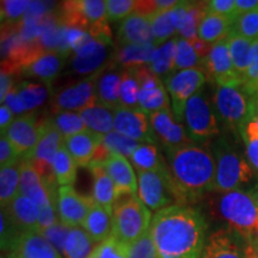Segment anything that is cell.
I'll list each match as a JSON object with an SVG mask.
<instances>
[{
    "label": "cell",
    "mask_w": 258,
    "mask_h": 258,
    "mask_svg": "<svg viewBox=\"0 0 258 258\" xmlns=\"http://www.w3.org/2000/svg\"><path fill=\"white\" fill-rule=\"evenodd\" d=\"M150 231L158 258H201L208 238L202 213L185 205L157 212Z\"/></svg>",
    "instance_id": "6da1fadb"
},
{
    "label": "cell",
    "mask_w": 258,
    "mask_h": 258,
    "mask_svg": "<svg viewBox=\"0 0 258 258\" xmlns=\"http://www.w3.org/2000/svg\"><path fill=\"white\" fill-rule=\"evenodd\" d=\"M166 153L177 205L190 206L205 192L213 191L215 160L211 148L192 143L176 150H166Z\"/></svg>",
    "instance_id": "7a4b0ae2"
},
{
    "label": "cell",
    "mask_w": 258,
    "mask_h": 258,
    "mask_svg": "<svg viewBox=\"0 0 258 258\" xmlns=\"http://www.w3.org/2000/svg\"><path fill=\"white\" fill-rule=\"evenodd\" d=\"M211 150L215 160L213 191L225 194L240 190L252 180L253 170L250 163L225 138L217 139Z\"/></svg>",
    "instance_id": "3957f363"
},
{
    "label": "cell",
    "mask_w": 258,
    "mask_h": 258,
    "mask_svg": "<svg viewBox=\"0 0 258 258\" xmlns=\"http://www.w3.org/2000/svg\"><path fill=\"white\" fill-rule=\"evenodd\" d=\"M218 208L232 231L245 243L258 239V203L250 190L221 194Z\"/></svg>",
    "instance_id": "277c9868"
},
{
    "label": "cell",
    "mask_w": 258,
    "mask_h": 258,
    "mask_svg": "<svg viewBox=\"0 0 258 258\" xmlns=\"http://www.w3.org/2000/svg\"><path fill=\"white\" fill-rule=\"evenodd\" d=\"M56 186L44 182L30 160L22 159L19 192L28 196L36 207L42 231L59 221L56 209L59 188Z\"/></svg>",
    "instance_id": "5b68a950"
},
{
    "label": "cell",
    "mask_w": 258,
    "mask_h": 258,
    "mask_svg": "<svg viewBox=\"0 0 258 258\" xmlns=\"http://www.w3.org/2000/svg\"><path fill=\"white\" fill-rule=\"evenodd\" d=\"M152 214L138 195H125L116 200L112 208V237L128 245L150 230Z\"/></svg>",
    "instance_id": "8992f818"
},
{
    "label": "cell",
    "mask_w": 258,
    "mask_h": 258,
    "mask_svg": "<svg viewBox=\"0 0 258 258\" xmlns=\"http://www.w3.org/2000/svg\"><path fill=\"white\" fill-rule=\"evenodd\" d=\"M184 127L190 140L199 145H203L220 133L217 115L202 90L186 103Z\"/></svg>",
    "instance_id": "52a82bcc"
},
{
    "label": "cell",
    "mask_w": 258,
    "mask_h": 258,
    "mask_svg": "<svg viewBox=\"0 0 258 258\" xmlns=\"http://www.w3.org/2000/svg\"><path fill=\"white\" fill-rule=\"evenodd\" d=\"M138 196L153 212L177 205L169 169L138 171Z\"/></svg>",
    "instance_id": "ba28073f"
},
{
    "label": "cell",
    "mask_w": 258,
    "mask_h": 258,
    "mask_svg": "<svg viewBox=\"0 0 258 258\" xmlns=\"http://www.w3.org/2000/svg\"><path fill=\"white\" fill-rule=\"evenodd\" d=\"M63 137L55 127L51 118L41 120V137L34 152L28 158L35 169L38 171L42 179L49 184H57L53 171V163L60 148L63 146Z\"/></svg>",
    "instance_id": "9c48e42d"
},
{
    "label": "cell",
    "mask_w": 258,
    "mask_h": 258,
    "mask_svg": "<svg viewBox=\"0 0 258 258\" xmlns=\"http://www.w3.org/2000/svg\"><path fill=\"white\" fill-rule=\"evenodd\" d=\"M207 77L198 69L182 70L169 74L165 78V86L172 102V112L179 123L184 124V110L191 97L201 91Z\"/></svg>",
    "instance_id": "30bf717a"
},
{
    "label": "cell",
    "mask_w": 258,
    "mask_h": 258,
    "mask_svg": "<svg viewBox=\"0 0 258 258\" xmlns=\"http://www.w3.org/2000/svg\"><path fill=\"white\" fill-rule=\"evenodd\" d=\"M99 72L101 70L91 76L78 80V82L63 86L51 98L53 111L55 114L62 111L80 112L88 106L95 104L97 102L96 83Z\"/></svg>",
    "instance_id": "8fae6325"
},
{
    "label": "cell",
    "mask_w": 258,
    "mask_h": 258,
    "mask_svg": "<svg viewBox=\"0 0 258 258\" xmlns=\"http://www.w3.org/2000/svg\"><path fill=\"white\" fill-rule=\"evenodd\" d=\"M200 69L206 72V77L217 83L218 86L241 88L243 79L235 72L230 54L228 37L213 44L211 53L201 61Z\"/></svg>",
    "instance_id": "7c38bea8"
},
{
    "label": "cell",
    "mask_w": 258,
    "mask_h": 258,
    "mask_svg": "<svg viewBox=\"0 0 258 258\" xmlns=\"http://www.w3.org/2000/svg\"><path fill=\"white\" fill-rule=\"evenodd\" d=\"M133 69L140 84L139 109L147 116L164 109H169L171 99L160 77L153 73L148 66H139Z\"/></svg>",
    "instance_id": "4fadbf2b"
},
{
    "label": "cell",
    "mask_w": 258,
    "mask_h": 258,
    "mask_svg": "<svg viewBox=\"0 0 258 258\" xmlns=\"http://www.w3.org/2000/svg\"><path fill=\"white\" fill-rule=\"evenodd\" d=\"M218 120L231 128H238L249 114V97L241 88L218 86L214 95V102Z\"/></svg>",
    "instance_id": "5bb4252c"
},
{
    "label": "cell",
    "mask_w": 258,
    "mask_h": 258,
    "mask_svg": "<svg viewBox=\"0 0 258 258\" xmlns=\"http://www.w3.org/2000/svg\"><path fill=\"white\" fill-rule=\"evenodd\" d=\"M96 205L92 196L82 195L73 185L59 186L57 190V218L67 227L83 226L89 213Z\"/></svg>",
    "instance_id": "9a60e30c"
},
{
    "label": "cell",
    "mask_w": 258,
    "mask_h": 258,
    "mask_svg": "<svg viewBox=\"0 0 258 258\" xmlns=\"http://www.w3.org/2000/svg\"><path fill=\"white\" fill-rule=\"evenodd\" d=\"M41 120L35 111L28 112L15 118L6 132L5 138L21 159H28L34 152L41 137Z\"/></svg>",
    "instance_id": "2e32d148"
},
{
    "label": "cell",
    "mask_w": 258,
    "mask_h": 258,
    "mask_svg": "<svg viewBox=\"0 0 258 258\" xmlns=\"http://www.w3.org/2000/svg\"><path fill=\"white\" fill-rule=\"evenodd\" d=\"M114 131L141 144L156 145L158 141L150 118L145 112L121 105L114 109Z\"/></svg>",
    "instance_id": "e0dca14e"
},
{
    "label": "cell",
    "mask_w": 258,
    "mask_h": 258,
    "mask_svg": "<svg viewBox=\"0 0 258 258\" xmlns=\"http://www.w3.org/2000/svg\"><path fill=\"white\" fill-rule=\"evenodd\" d=\"M148 118L158 141H160L166 150H176L192 144L186 134L184 124L176 120L170 108L153 112L148 116Z\"/></svg>",
    "instance_id": "ac0fdd59"
},
{
    "label": "cell",
    "mask_w": 258,
    "mask_h": 258,
    "mask_svg": "<svg viewBox=\"0 0 258 258\" xmlns=\"http://www.w3.org/2000/svg\"><path fill=\"white\" fill-rule=\"evenodd\" d=\"M208 12V2H179L171 10L179 37L194 41L199 37V28Z\"/></svg>",
    "instance_id": "d6986e66"
},
{
    "label": "cell",
    "mask_w": 258,
    "mask_h": 258,
    "mask_svg": "<svg viewBox=\"0 0 258 258\" xmlns=\"http://www.w3.org/2000/svg\"><path fill=\"white\" fill-rule=\"evenodd\" d=\"M102 166L114 182L116 200L125 195H138L137 176L127 158L120 153H111Z\"/></svg>",
    "instance_id": "ffe728a7"
},
{
    "label": "cell",
    "mask_w": 258,
    "mask_h": 258,
    "mask_svg": "<svg viewBox=\"0 0 258 258\" xmlns=\"http://www.w3.org/2000/svg\"><path fill=\"white\" fill-rule=\"evenodd\" d=\"M9 258H62L41 232H22Z\"/></svg>",
    "instance_id": "44dd1931"
},
{
    "label": "cell",
    "mask_w": 258,
    "mask_h": 258,
    "mask_svg": "<svg viewBox=\"0 0 258 258\" xmlns=\"http://www.w3.org/2000/svg\"><path fill=\"white\" fill-rule=\"evenodd\" d=\"M123 72L117 70L114 61L108 62L99 72L96 83L97 102L114 110L121 105V85Z\"/></svg>",
    "instance_id": "7402d4cb"
},
{
    "label": "cell",
    "mask_w": 258,
    "mask_h": 258,
    "mask_svg": "<svg viewBox=\"0 0 258 258\" xmlns=\"http://www.w3.org/2000/svg\"><path fill=\"white\" fill-rule=\"evenodd\" d=\"M237 237L239 235L235 232L224 228L213 232L207 238L201 258H246L245 246H240Z\"/></svg>",
    "instance_id": "603a6c76"
},
{
    "label": "cell",
    "mask_w": 258,
    "mask_h": 258,
    "mask_svg": "<svg viewBox=\"0 0 258 258\" xmlns=\"http://www.w3.org/2000/svg\"><path fill=\"white\" fill-rule=\"evenodd\" d=\"M117 41L120 46L127 44H154V38L150 19L146 16L132 14L121 22L117 30Z\"/></svg>",
    "instance_id": "cb8c5ba5"
},
{
    "label": "cell",
    "mask_w": 258,
    "mask_h": 258,
    "mask_svg": "<svg viewBox=\"0 0 258 258\" xmlns=\"http://www.w3.org/2000/svg\"><path fill=\"white\" fill-rule=\"evenodd\" d=\"M21 232H41L37 211L28 196L19 192L6 208H2Z\"/></svg>",
    "instance_id": "d4e9b609"
},
{
    "label": "cell",
    "mask_w": 258,
    "mask_h": 258,
    "mask_svg": "<svg viewBox=\"0 0 258 258\" xmlns=\"http://www.w3.org/2000/svg\"><path fill=\"white\" fill-rule=\"evenodd\" d=\"M102 137L103 135L96 134L91 131H85L66 138L63 140V145L77 165L89 167L91 165L97 148L102 143Z\"/></svg>",
    "instance_id": "484cf974"
},
{
    "label": "cell",
    "mask_w": 258,
    "mask_h": 258,
    "mask_svg": "<svg viewBox=\"0 0 258 258\" xmlns=\"http://www.w3.org/2000/svg\"><path fill=\"white\" fill-rule=\"evenodd\" d=\"M64 57L55 51H46L35 59L30 64L22 70V74L27 77H34L42 83L50 85L61 72Z\"/></svg>",
    "instance_id": "4316f807"
},
{
    "label": "cell",
    "mask_w": 258,
    "mask_h": 258,
    "mask_svg": "<svg viewBox=\"0 0 258 258\" xmlns=\"http://www.w3.org/2000/svg\"><path fill=\"white\" fill-rule=\"evenodd\" d=\"M50 89V85L46 83L27 82V80L18 82L12 88L21 103L24 114L34 112L41 105H43L49 96Z\"/></svg>",
    "instance_id": "83f0119b"
},
{
    "label": "cell",
    "mask_w": 258,
    "mask_h": 258,
    "mask_svg": "<svg viewBox=\"0 0 258 258\" xmlns=\"http://www.w3.org/2000/svg\"><path fill=\"white\" fill-rule=\"evenodd\" d=\"M82 227L95 243H103L112 235V211L96 203Z\"/></svg>",
    "instance_id": "f1b7e54d"
},
{
    "label": "cell",
    "mask_w": 258,
    "mask_h": 258,
    "mask_svg": "<svg viewBox=\"0 0 258 258\" xmlns=\"http://www.w3.org/2000/svg\"><path fill=\"white\" fill-rule=\"evenodd\" d=\"M88 169L93 176L92 198L97 205L112 211L116 202V191L112 179L102 165H90Z\"/></svg>",
    "instance_id": "f546056e"
},
{
    "label": "cell",
    "mask_w": 258,
    "mask_h": 258,
    "mask_svg": "<svg viewBox=\"0 0 258 258\" xmlns=\"http://www.w3.org/2000/svg\"><path fill=\"white\" fill-rule=\"evenodd\" d=\"M88 131L106 135L114 131V110L96 102L79 112Z\"/></svg>",
    "instance_id": "4dcf8cb0"
},
{
    "label": "cell",
    "mask_w": 258,
    "mask_h": 258,
    "mask_svg": "<svg viewBox=\"0 0 258 258\" xmlns=\"http://www.w3.org/2000/svg\"><path fill=\"white\" fill-rule=\"evenodd\" d=\"M157 47L152 43L147 44H127L120 46L115 51V63L121 64L124 69L148 66L153 59Z\"/></svg>",
    "instance_id": "1f68e13d"
},
{
    "label": "cell",
    "mask_w": 258,
    "mask_h": 258,
    "mask_svg": "<svg viewBox=\"0 0 258 258\" xmlns=\"http://www.w3.org/2000/svg\"><path fill=\"white\" fill-rule=\"evenodd\" d=\"M233 23L234 19L207 12L200 24L199 38L209 44L217 43L228 37V35L232 32Z\"/></svg>",
    "instance_id": "d6a6232c"
},
{
    "label": "cell",
    "mask_w": 258,
    "mask_h": 258,
    "mask_svg": "<svg viewBox=\"0 0 258 258\" xmlns=\"http://www.w3.org/2000/svg\"><path fill=\"white\" fill-rule=\"evenodd\" d=\"M252 42L253 41L240 36V35L235 34V32H231L228 35V43H230V54L232 62H233L235 72L243 79V83L245 77H246L247 70H249Z\"/></svg>",
    "instance_id": "836d02e7"
},
{
    "label": "cell",
    "mask_w": 258,
    "mask_h": 258,
    "mask_svg": "<svg viewBox=\"0 0 258 258\" xmlns=\"http://www.w3.org/2000/svg\"><path fill=\"white\" fill-rule=\"evenodd\" d=\"M22 159L14 165L0 169V203L6 208L19 194Z\"/></svg>",
    "instance_id": "e575fe53"
},
{
    "label": "cell",
    "mask_w": 258,
    "mask_h": 258,
    "mask_svg": "<svg viewBox=\"0 0 258 258\" xmlns=\"http://www.w3.org/2000/svg\"><path fill=\"white\" fill-rule=\"evenodd\" d=\"M95 241L83 227L71 228L63 246V258H89Z\"/></svg>",
    "instance_id": "d590c367"
},
{
    "label": "cell",
    "mask_w": 258,
    "mask_h": 258,
    "mask_svg": "<svg viewBox=\"0 0 258 258\" xmlns=\"http://www.w3.org/2000/svg\"><path fill=\"white\" fill-rule=\"evenodd\" d=\"M129 159L138 171H160L167 167L165 159L152 144H141Z\"/></svg>",
    "instance_id": "8d00e7d4"
},
{
    "label": "cell",
    "mask_w": 258,
    "mask_h": 258,
    "mask_svg": "<svg viewBox=\"0 0 258 258\" xmlns=\"http://www.w3.org/2000/svg\"><path fill=\"white\" fill-rule=\"evenodd\" d=\"M177 37L171 38L166 43L157 47L154 51L153 59L148 64L150 70L157 76H169L175 72V57H176Z\"/></svg>",
    "instance_id": "74e56055"
},
{
    "label": "cell",
    "mask_w": 258,
    "mask_h": 258,
    "mask_svg": "<svg viewBox=\"0 0 258 258\" xmlns=\"http://www.w3.org/2000/svg\"><path fill=\"white\" fill-rule=\"evenodd\" d=\"M77 170H78V165L63 145L53 163L54 176L59 186L73 185L77 179Z\"/></svg>",
    "instance_id": "f35d334b"
},
{
    "label": "cell",
    "mask_w": 258,
    "mask_h": 258,
    "mask_svg": "<svg viewBox=\"0 0 258 258\" xmlns=\"http://www.w3.org/2000/svg\"><path fill=\"white\" fill-rule=\"evenodd\" d=\"M148 19H150L151 28H152L154 46L156 47L166 43L167 41H170L169 38L176 34L177 29L175 23H173L171 10L156 12V14L150 16Z\"/></svg>",
    "instance_id": "ab89813d"
},
{
    "label": "cell",
    "mask_w": 258,
    "mask_h": 258,
    "mask_svg": "<svg viewBox=\"0 0 258 258\" xmlns=\"http://www.w3.org/2000/svg\"><path fill=\"white\" fill-rule=\"evenodd\" d=\"M139 92H140V84L135 76L134 69H124L123 78L121 85V106L134 110L139 109Z\"/></svg>",
    "instance_id": "60d3db41"
},
{
    "label": "cell",
    "mask_w": 258,
    "mask_h": 258,
    "mask_svg": "<svg viewBox=\"0 0 258 258\" xmlns=\"http://www.w3.org/2000/svg\"><path fill=\"white\" fill-rule=\"evenodd\" d=\"M74 3L78 11L89 23L90 29L108 22L106 5L103 0H74Z\"/></svg>",
    "instance_id": "b9f144b4"
},
{
    "label": "cell",
    "mask_w": 258,
    "mask_h": 258,
    "mask_svg": "<svg viewBox=\"0 0 258 258\" xmlns=\"http://www.w3.org/2000/svg\"><path fill=\"white\" fill-rule=\"evenodd\" d=\"M201 59L196 53L191 41L177 36L176 44V57H175V72L177 70H190L198 69L201 64Z\"/></svg>",
    "instance_id": "7bdbcfd3"
},
{
    "label": "cell",
    "mask_w": 258,
    "mask_h": 258,
    "mask_svg": "<svg viewBox=\"0 0 258 258\" xmlns=\"http://www.w3.org/2000/svg\"><path fill=\"white\" fill-rule=\"evenodd\" d=\"M51 120H53L55 127L59 129V132L63 137V139L73 137V135L88 131L83 118L80 117L79 112H57L54 117H51Z\"/></svg>",
    "instance_id": "ee69618b"
},
{
    "label": "cell",
    "mask_w": 258,
    "mask_h": 258,
    "mask_svg": "<svg viewBox=\"0 0 258 258\" xmlns=\"http://www.w3.org/2000/svg\"><path fill=\"white\" fill-rule=\"evenodd\" d=\"M102 141L104 146L111 153H120L125 158H131L134 151L141 145V143H139V141L117 133L116 131H112L111 133L103 135Z\"/></svg>",
    "instance_id": "f6af8a7d"
},
{
    "label": "cell",
    "mask_w": 258,
    "mask_h": 258,
    "mask_svg": "<svg viewBox=\"0 0 258 258\" xmlns=\"http://www.w3.org/2000/svg\"><path fill=\"white\" fill-rule=\"evenodd\" d=\"M232 32L254 41L258 38V9L246 12L235 18Z\"/></svg>",
    "instance_id": "bcb514c9"
},
{
    "label": "cell",
    "mask_w": 258,
    "mask_h": 258,
    "mask_svg": "<svg viewBox=\"0 0 258 258\" xmlns=\"http://www.w3.org/2000/svg\"><path fill=\"white\" fill-rule=\"evenodd\" d=\"M32 2L28 0H3L2 22L3 24L17 23L27 15Z\"/></svg>",
    "instance_id": "7dc6e473"
},
{
    "label": "cell",
    "mask_w": 258,
    "mask_h": 258,
    "mask_svg": "<svg viewBox=\"0 0 258 258\" xmlns=\"http://www.w3.org/2000/svg\"><path fill=\"white\" fill-rule=\"evenodd\" d=\"M241 90L247 97L258 96V38L252 42L250 64Z\"/></svg>",
    "instance_id": "c3c4849f"
},
{
    "label": "cell",
    "mask_w": 258,
    "mask_h": 258,
    "mask_svg": "<svg viewBox=\"0 0 258 258\" xmlns=\"http://www.w3.org/2000/svg\"><path fill=\"white\" fill-rule=\"evenodd\" d=\"M98 258H129L131 245L122 243L115 237L109 238L95 247Z\"/></svg>",
    "instance_id": "681fc988"
},
{
    "label": "cell",
    "mask_w": 258,
    "mask_h": 258,
    "mask_svg": "<svg viewBox=\"0 0 258 258\" xmlns=\"http://www.w3.org/2000/svg\"><path fill=\"white\" fill-rule=\"evenodd\" d=\"M22 232L18 230L17 226L11 221L8 214L4 211L0 213V239H2L3 252H10Z\"/></svg>",
    "instance_id": "f907efd6"
},
{
    "label": "cell",
    "mask_w": 258,
    "mask_h": 258,
    "mask_svg": "<svg viewBox=\"0 0 258 258\" xmlns=\"http://www.w3.org/2000/svg\"><path fill=\"white\" fill-rule=\"evenodd\" d=\"M106 17L110 22L123 21L135 12L134 0H106Z\"/></svg>",
    "instance_id": "816d5d0a"
},
{
    "label": "cell",
    "mask_w": 258,
    "mask_h": 258,
    "mask_svg": "<svg viewBox=\"0 0 258 258\" xmlns=\"http://www.w3.org/2000/svg\"><path fill=\"white\" fill-rule=\"evenodd\" d=\"M129 258H158L151 231L148 230L143 237L131 244Z\"/></svg>",
    "instance_id": "f5cc1de1"
},
{
    "label": "cell",
    "mask_w": 258,
    "mask_h": 258,
    "mask_svg": "<svg viewBox=\"0 0 258 258\" xmlns=\"http://www.w3.org/2000/svg\"><path fill=\"white\" fill-rule=\"evenodd\" d=\"M70 230L71 228L67 227L66 225H63L62 222L57 221L56 224H54L53 226H50V227L43 230L41 233L43 234V237L46 238V239L49 241L61 254H62L64 241H66L67 235L70 233Z\"/></svg>",
    "instance_id": "db71d44e"
},
{
    "label": "cell",
    "mask_w": 258,
    "mask_h": 258,
    "mask_svg": "<svg viewBox=\"0 0 258 258\" xmlns=\"http://www.w3.org/2000/svg\"><path fill=\"white\" fill-rule=\"evenodd\" d=\"M208 12L232 18L234 21L238 17L235 0H212V2H208Z\"/></svg>",
    "instance_id": "11a10c76"
},
{
    "label": "cell",
    "mask_w": 258,
    "mask_h": 258,
    "mask_svg": "<svg viewBox=\"0 0 258 258\" xmlns=\"http://www.w3.org/2000/svg\"><path fill=\"white\" fill-rule=\"evenodd\" d=\"M19 160L14 146L5 137L0 139V167H8L14 165Z\"/></svg>",
    "instance_id": "9f6ffc18"
},
{
    "label": "cell",
    "mask_w": 258,
    "mask_h": 258,
    "mask_svg": "<svg viewBox=\"0 0 258 258\" xmlns=\"http://www.w3.org/2000/svg\"><path fill=\"white\" fill-rule=\"evenodd\" d=\"M245 146H246V157L247 161L252 169L258 172V137L243 139Z\"/></svg>",
    "instance_id": "6f0895ef"
},
{
    "label": "cell",
    "mask_w": 258,
    "mask_h": 258,
    "mask_svg": "<svg viewBox=\"0 0 258 258\" xmlns=\"http://www.w3.org/2000/svg\"><path fill=\"white\" fill-rule=\"evenodd\" d=\"M14 121V112L5 104H2L0 106V133H2V137H5L6 132Z\"/></svg>",
    "instance_id": "680465c9"
},
{
    "label": "cell",
    "mask_w": 258,
    "mask_h": 258,
    "mask_svg": "<svg viewBox=\"0 0 258 258\" xmlns=\"http://www.w3.org/2000/svg\"><path fill=\"white\" fill-rule=\"evenodd\" d=\"M191 43H192V46H194V48H195L196 53H198V55L200 56V59H201V60L206 59V57L208 56V54L211 53V49L213 47V44H209V43H207V42L200 40L199 37L196 38V40L191 41Z\"/></svg>",
    "instance_id": "91938a15"
},
{
    "label": "cell",
    "mask_w": 258,
    "mask_h": 258,
    "mask_svg": "<svg viewBox=\"0 0 258 258\" xmlns=\"http://www.w3.org/2000/svg\"><path fill=\"white\" fill-rule=\"evenodd\" d=\"M237 4V16L258 9V0H235Z\"/></svg>",
    "instance_id": "94428289"
},
{
    "label": "cell",
    "mask_w": 258,
    "mask_h": 258,
    "mask_svg": "<svg viewBox=\"0 0 258 258\" xmlns=\"http://www.w3.org/2000/svg\"><path fill=\"white\" fill-rule=\"evenodd\" d=\"M245 254L246 258H258V239L245 243Z\"/></svg>",
    "instance_id": "6125c7cd"
},
{
    "label": "cell",
    "mask_w": 258,
    "mask_h": 258,
    "mask_svg": "<svg viewBox=\"0 0 258 258\" xmlns=\"http://www.w3.org/2000/svg\"><path fill=\"white\" fill-rule=\"evenodd\" d=\"M250 191H251V194H252L253 195V198L256 199V201H257V203H258V183L256 185L253 186L252 189H250Z\"/></svg>",
    "instance_id": "be15d7a7"
},
{
    "label": "cell",
    "mask_w": 258,
    "mask_h": 258,
    "mask_svg": "<svg viewBox=\"0 0 258 258\" xmlns=\"http://www.w3.org/2000/svg\"><path fill=\"white\" fill-rule=\"evenodd\" d=\"M89 258H98V254L96 253V251H95V250H93V252H92L91 254H90Z\"/></svg>",
    "instance_id": "e7e4bbea"
},
{
    "label": "cell",
    "mask_w": 258,
    "mask_h": 258,
    "mask_svg": "<svg viewBox=\"0 0 258 258\" xmlns=\"http://www.w3.org/2000/svg\"><path fill=\"white\" fill-rule=\"evenodd\" d=\"M0 258H9V257H8V254H4V253H3V254H2V257H0Z\"/></svg>",
    "instance_id": "03108f58"
}]
</instances>
